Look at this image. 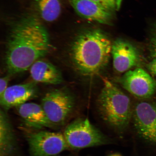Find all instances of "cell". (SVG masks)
I'll use <instances>...</instances> for the list:
<instances>
[{
  "instance_id": "6da1fadb",
  "label": "cell",
  "mask_w": 156,
  "mask_h": 156,
  "mask_svg": "<svg viewBox=\"0 0 156 156\" xmlns=\"http://www.w3.org/2000/svg\"><path fill=\"white\" fill-rule=\"evenodd\" d=\"M50 48L49 37L43 25L34 16L23 17L10 32L6 48L5 61L11 74L30 68L46 55Z\"/></svg>"
},
{
  "instance_id": "7a4b0ae2",
  "label": "cell",
  "mask_w": 156,
  "mask_h": 156,
  "mask_svg": "<svg viewBox=\"0 0 156 156\" xmlns=\"http://www.w3.org/2000/svg\"><path fill=\"white\" fill-rule=\"evenodd\" d=\"M112 44L106 34L98 29L82 32L74 40L70 57L75 69L84 76L92 77L108 65Z\"/></svg>"
},
{
  "instance_id": "3957f363",
  "label": "cell",
  "mask_w": 156,
  "mask_h": 156,
  "mask_svg": "<svg viewBox=\"0 0 156 156\" xmlns=\"http://www.w3.org/2000/svg\"><path fill=\"white\" fill-rule=\"evenodd\" d=\"M103 83L98 98V112L105 122L122 134L131 122L133 107L131 100L112 82L104 79Z\"/></svg>"
},
{
  "instance_id": "277c9868",
  "label": "cell",
  "mask_w": 156,
  "mask_h": 156,
  "mask_svg": "<svg viewBox=\"0 0 156 156\" xmlns=\"http://www.w3.org/2000/svg\"><path fill=\"white\" fill-rule=\"evenodd\" d=\"M70 149H81L107 145L110 138L91 123L88 119H77L66 126L63 133Z\"/></svg>"
},
{
  "instance_id": "5b68a950",
  "label": "cell",
  "mask_w": 156,
  "mask_h": 156,
  "mask_svg": "<svg viewBox=\"0 0 156 156\" xmlns=\"http://www.w3.org/2000/svg\"><path fill=\"white\" fill-rule=\"evenodd\" d=\"M41 105L48 120L55 126L66 122L73 110L74 101L67 90L54 89L44 95Z\"/></svg>"
},
{
  "instance_id": "8992f818",
  "label": "cell",
  "mask_w": 156,
  "mask_h": 156,
  "mask_svg": "<svg viewBox=\"0 0 156 156\" xmlns=\"http://www.w3.org/2000/svg\"><path fill=\"white\" fill-rule=\"evenodd\" d=\"M31 156H52L70 148L63 134L48 131L29 132L27 134Z\"/></svg>"
},
{
  "instance_id": "52a82bcc",
  "label": "cell",
  "mask_w": 156,
  "mask_h": 156,
  "mask_svg": "<svg viewBox=\"0 0 156 156\" xmlns=\"http://www.w3.org/2000/svg\"><path fill=\"white\" fill-rule=\"evenodd\" d=\"M131 121L140 138L156 145V102L136 103L133 107Z\"/></svg>"
},
{
  "instance_id": "ba28073f",
  "label": "cell",
  "mask_w": 156,
  "mask_h": 156,
  "mask_svg": "<svg viewBox=\"0 0 156 156\" xmlns=\"http://www.w3.org/2000/svg\"><path fill=\"white\" fill-rule=\"evenodd\" d=\"M122 87L136 98H150L155 93L156 85L151 75L141 67L124 73L119 80Z\"/></svg>"
},
{
  "instance_id": "9c48e42d",
  "label": "cell",
  "mask_w": 156,
  "mask_h": 156,
  "mask_svg": "<svg viewBox=\"0 0 156 156\" xmlns=\"http://www.w3.org/2000/svg\"><path fill=\"white\" fill-rule=\"evenodd\" d=\"M112 56L114 69L124 73L134 68L140 67L142 56L139 50L127 41L118 39L112 44Z\"/></svg>"
},
{
  "instance_id": "30bf717a",
  "label": "cell",
  "mask_w": 156,
  "mask_h": 156,
  "mask_svg": "<svg viewBox=\"0 0 156 156\" xmlns=\"http://www.w3.org/2000/svg\"><path fill=\"white\" fill-rule=\"evenodd\" d=\"M37 93V87L34 83L11 86L0 95V104L5 111L8 110L27 102Z\"/></svg>"
},
{
  "instance_id": "8fae6325",
  "label": "cell",
  "mask_w": 156,
  "mask_h": 156,
  "mask_svg": "<svg viewBox=\"0 0 156 156\" xmlns=\"http://www.w3.org/2000/svg\"><path fill=\"white\" fill-rule=\"evenodd\" d=\"M78 15L89 21L108 24L112 17V12L92 0H68Z\"/></svg>"
},
{
  "instance_id": "7c38bea8",
  "label": "cell",
  "mask_w": 156,
  "mask_h": 156,
  "mask_svg": "<svg viewBox=\"0 0 156 156\" xmlns=\"http://www.w3.org/2000/svg\"><path fill=\"white\" fill-rule=\"evenodd\" d=\"M16 108L19 116L29 127L40 129L55 127L48 120L41 105L27 102Z\"/></svg>"
},
{
  "instance_id": "4fadbf2b",
  "label": "cell",
  "mask_w": 156,
  "mask_h": 156,
  "mask_svg": "<svg viewBox=\"0 0 156 156\" xmlns=\"http://www.w3.org/2000/svg\"><path fill=\"white\" fill-rule=\"evenodd\" d=\"M29 69L31 76L36 82L58 85L63 81L61 72L58 68L42 58L37 60Z\"/></svg>"
},
{
  "instance_id": "5bb4252c",
  "label": "cell",
  "mask_w": 156,
  "mask_h": 156,
  "mask_svg": "<svg viewBox=\"0 0 156 156\" xmlns=\"http://www.w3.org/2000/svg\"><path fill=\"white\" fill-rule=\"evenodd\" d=\"M14 130L5 111L0 112V156H12L16 149Z\"/></svg>"
},
{
  "instance_id": "9a60e30c",
  "label": "cell",
  "mask_w": 156,
  "mask_h": 156,
  "mask_svg": "<svg viewBox=\"0 0 156 156\" xmlns=\"http://www.w3.org/2000/svg\"><path fill=\"white\" fill-rule=\"evenodd\" d=\"M34 4L38 14L46 22H53L61 14L62 0H34Z\"/></svg>"
},
{
  "instance_id": "2e32d148",
  "label": "cell",
  "mask_w": 156,
  "mask_h": 156,
  "mask_svg": "<svg viewBox=\"0 0 156 156\" xmlns=\"http://www.w3.org/2000/svg\"><path fill=\"white\" fill-rule=\"evenodd\" d=\"M104 8L111 12L116 10L115 5L113 0H92Z\"/></svg>"
},
{
  "instance_id": "e0dca14e",
  "label": "cell",
  "mask_w": 156,
  "mask_h": 156,
  "mask_svg": "<svg viewBox=\"0 0 156 156\" xmlns=\"http://www.w3.org/2000/svg\"><path fill=\"white\" fill-rule=\"evenodd\" d=\"M147 68L156 85V57L154 58L147 64Z\"/></svg>"
},
{
  "instance_id": "ac0fdd59",
  "label": "cell",
  "mask_w": 156,
  "mask_h": 156,
  "mask_svg": "<svg viewBox=\"0 0 156 156\" xmlns=\"http://www.w3.org/2000/svg\"><path fill=\"white\" fill-rule=\"evenodd\" d=\"M9 78L8 76L1 78L0 80V95L5 92L9 87H8Z\"/></svg>"
},
{
  "instance_id": "d6986e66",
  "label": "cell",
  "mask_w": 156,
  "mask_h": 156,
  "mask_svg": "<svg viewBox=\"0 0 156 156\" xmlns=\"http://www.w3.org/2000/svg\"><path fill=\"white\" fill-rule=\"evenodd\" d=\"M151 55L153 58L156 57V33L152 37L151 41Z\"/></svg>"
},
{
  "instance_id": "ffe728a7",
  "label": "cell",
  "mask_w": 156,
  "mask_h": 156,
  "mask_svg": "<svg viewBox=\"0 0 156 156\" xmlns=\"http://www.w3.org/2000/svg\"><path fill=\"white\" fill-rule=\"evenodd\" d=\"M115 5L116 10L120 9L122 0H113Z\"/></svg>"
},
{
  "instance_id": "44dd1931",
  "label": "cell",
  "mask_w": 156,
  "mask_h": 156,
  "mask_svg": "<svg viewBox=\"0 0 156 156\" xmlns=\"http://www.w3.org/2000/svg\"><path fill=\"white\" fill-rule=\"evenodd\" d=\"M108 156H122V155L118 154H112Z\"/></svg>"
}]
</instances>
